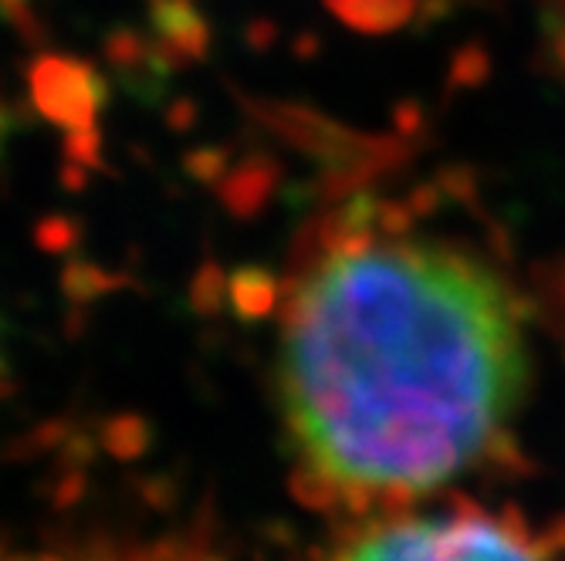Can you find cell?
Returning <instances> with one entry per match:
<instances>
[{
	"mask_svg": "<svg viewBox=\"0 0 565 561\" xmlns=\"http://www.w3.org/2000/svg\"><path fill=\"white\" fill-rule=\"evenodd\" d=\"M555 51H558V62H562V68H565V24H562L558 34H555Z\"/></svg>",
	"mask_w": 565,
	"mask_h": 561,
	"instance_id": "cell-6",
	"label": "cell"
},
{
	"mask_svg": "<svg viewBox=\"0 0 565 561\" xmlns=\"http://www.w3.org/2000/svg\"><path fill=\"white\" fill-rule=\"evenodd\" d=\"M491 72V58H488V51L481 44H465L454 55V68H450V78L457 85H465V88H475L488 78Z\"/></svg>",
	"mask_w": 565,
	"mask_h": 561,
	"instance_id": "cell-4",
	"label": "cell"
},
{
	"mask_svg": "<svg viewBox=\"0 0 565 561\" xmlns=\"http://www.w3.org/2000/svg\"><path fill=\"white\" fill-rule=\"evenodd\" d=\"M373 203L322 224L275 363L295 490L352 518L403 515L488 456L529 382L525 298L465 253L383 234Z\"/></svg>",
	"mask_w": 565,
	"mask_h": 561,
	"instance_id": "cell-1",
	"label": "cell"
},
{
	"mask_svg": "<svg viewBox=\"0 0 565 561\" xmlns=\"http://www.w3.org/2000/svg\"><path fill=\"white\" fill-rule=\"evenodd\" d=\"M332 561H542L515 521L481 511L386 515L359 528Z\"/></svg>",
	"mask_w": 565,
	"mask_h": 561,
	"instance_id": "cell-2",
	"label": "cell"
},
{
	"mask_svg": "<svg viewBox=\"0 0 565 561\" xmlns=\"http://www.w3.org/2000/svg\"><path fill=\"white\" fill-rule=\"evenodd\" d=\"M539 284H542V294L548 298L552 309L565 315V253H558L552 265L542 268Z\"/></svg>",
	"mask_w": 565,
	"mask_h": 561,
	"instance_id": "cell-5",
	"label": "cell"
},
{
	"mask_svg": "<svg viewBox=\"0 0 565 561\" xmlns=\"http://www.w3.org/2000/svg\"><path fill=\"white\" fill-rule=\"evenodd\" d=\"M44 561H207V558L177 544H126V548H102L75 558H44Z\"/></svg>",
	"mask_w": 565,
	"mask_h": 561,
	"instance_id": "cell-3",
	"label": "cell"
}]
</instances>
